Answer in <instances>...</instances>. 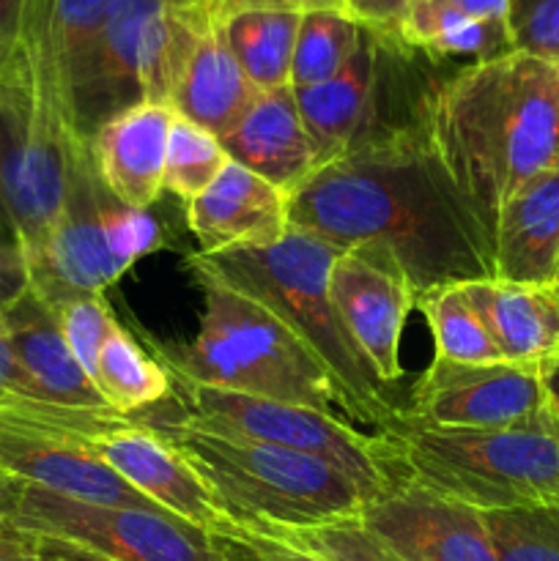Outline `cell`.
<instances>
[{"mask_svg": "<svg viewBox=\"0 0 559 561\" xmlns=\"http://www.w3.org/2000/svg\"><path fill=\"white\" fill-rule=\"evenodd\" d=\"M288 228L338 250L384 247L417 296L493 277V247L433 157L420 124L373 135L288 195Z\"/></svg>", "mask_w": 559, "mask_h": 561, "instance_id": "obj_1", "label": "cell"}, {"mask_svg": "<svg viewBox=\"0 0 559 561\" xmlns=\"http://www.w3.org/2000/svg\"><path fill=\"white\" fill-rule=\"evenodd\" d=\"M414 115L491 241L504 203L559 162L557 64L532 55L507 53L431 80L417 96Z\"/></svg>", "mask_w": 559, "mask_h": 561, "instance_id": "obj_2", "label": "cell"}, {"mask_svg": "<svg viewBox=\"0 0 559 561\" xmlns=\"http://www.w3.org/2000/svg\"><path fill=\"white\" fill-rule=\"evenodd\" d=\"M338 247L307 230L288 228L269 247L228 252H195L192 274H206L274 312L329 370L345 398L349 420L370 427L373 436L392 431L403 420V405L373 376L329 296V272Z\"/></svg>", "mask_w": 559, "mask_h": 561, "instance_id": "obj_3", "label": "cell"}, {"mask_svg": "<svg viewBox=\"0 0 559 561\" xmlns=\"http://www.w3.org/2000/svg\"><path fill=\"white\" fill-rule=\"evenodd\" d=\"M148 425L201 474L225 518L244 529H321L360 518L367 502L356 482L312 455L192 431L179 420Z\"/></svg>", "mask_w": 559, "mask_h": 561, "instance_id": "obj_4", "label": "cell"}, {"mask_svg": "<svg viewBox=\"0 0 559 561\" xmlns=\"http://www.w3.org/2000/svg\"><path fill=\"white\" fill-rule=\"evenodd\" d=\"M192 277L203 290V312L195 340L170 359L181 381L349 420L343 392L327 367L269 307L206 274Z\"/></svg>", "mask_w": 559, "mask_h": 561, "instance_id": "obj_5", "label": "cell"}, {"mask_svg": "<svg viewBox=\"0 0 559 561\" xmlns=\"http://www.w3.org/2000/svg\"><path fill=\"white\" fill-rule=\"evenodd\" d=\"M381 458L387 474L411 477L480 513L559 502V438L546 416L497 431H444L400 420L381 433Z\"/></svg>", "mask_w": 559, "mask_h": 561, "instance_id": "obj_6", "label": "cell"}, {"mask_svg": "<svg viewBox=\"0 0 559 561\" xmlns=\"http://www.w3.org/2000/svg\"><path fill=\"white\" fill-rule=\"evenodd\" d=\"M0 518L113 561H233V546L159 510L77 502L0 480Z\"/></svg>", "mask_w": 559, "mask_h": 561, "instance_id": "obj_7", "label": "cell"}, {"mask_svg": "<svg viewBox=\"0 0 559 561\" xmlns=\"http://www.w3.org/2000/svg\"><path fill=\"white\" fill-rule=\"evenodd\" d=\"M184 11L164 0H118L96 47L71 82V113L82 140L140 102L168 104Z\"/></svg>", "mask_w": 559, "mask_h": 561, "instance_id": "obj_8", "label": "cell"}, {"mask_svg": "<svg viewBox=\"0 0 559 561\" xmlns=\"http://www.w3.org/2000/svg\"><path fill=\"white\" fill-rule=\"evenodd\" d=\"M181 425L214 436L272 444L323 460L362 488L367 499L389 482L381 436H367L349 420L310 405L277 403L184 381Z\"/></svg>", "mask_w": 559, "mask_h": 561, "instance_id": "obj_9", "label": "cell"}, {"mask_svg": "<svg viewBox=\"0 0 559 561\" xmlns=\"http://www.w3.org/2000/svg\"><path fill=\"white\" fill-rule=\"evenodd\" d=\"M80 142L82 137L44 113L27 75L0 80V222L20 241L25 261L58 217Z\"/></svg>", "mask_w": 559, "mask_h": 561, "instance_id": "obj_10", "label": "cell"}, {"mask_svg": "<svg viewBox=\"0 0 559 561\" xmlns=\"http://www.w3.org/2000/svg\"><path fill=\"white\" fill-rule=\"evenodd\" d=\"M110 197L93 164L91 142L82 140L71 153L58 217L44 244L27 257L31 290L53 310L82 296H104L129 268L110 244L104 222Z\"/></svg>", "mask_w": 559, "mask_h": 561, "instance_id": "obj_11", "label": "cell"}, {"mask_svg": "<svg viewBox=\"0 0 559 561\" xmlns=\"http://www.w3.org/2000/svg\"><path fill=\"white\" fill-rule=\"evenodd\" d=\"M543 411V362L460 365L433 359L411 387L403 420L444 431H497L529 425Z\"/></svg>", "mask_w": 559, "mask_h": 561, "instance_id": "obj_12", "label": "cell"}, {"mask_svg": "<svg viewBox=\"0 0 559 561\" xmlns=\"http://www.w3.org/2000/svg\"><path fill=\"white\" fill-rule=\"evenodd\" d=\"M329 296L373 376L392 389L403 378L400 343L417 294L409 277L384 247L340 250L329 272Z\"/></svg>", "mask_w": 559, "mask_h": 561, "instance_id": "obj_13", "label": "cell"}, {"mask_svg": "<svg viewBox=\"0 0 559 561\" xmlns=\"http://www.w3.org/2000/svg\"><path fill=\"white\" fill-rule=\"evenodd\" d=\"M362 526L403 561H499L480 510L431 491L403 474H389L367 499Z\"/></svg>", "mask_w": 559, "mask_h": 561, "instance_id": "obj_14", "label": "cell"}, {"mask_svg": "<svg viewBox=\"0 0 559 561\" xmlns=\"http://www.w3.org/2000/svg\"><path fill=\"white\" fill-rule=\"evenodd\" d=\"M258 93L261 91L252 85L230 53L223 22L208 11V3L184 9L168 96L173 113L223 140L239 124Z\"/></svg>", "mask_w": 559, "mask_h": 561, "instance_id": "obj_15", "label": "cell"}, {"mask_svg": "<svg viewBox=\"0 0 559 561\" xmlns=\"http://www.w3.org/2000/svg\"><path fill=\"white\" fill-rule=\"evenodd\" d=\"M91 447L126 485L173 518L217 537L230 524L201 474L148 422H140L137 416L126 420L124 425L93 436Z\"/></svg>", "mask_w": 559, "mask_h": 561, "instance_id": "obj_16", "label": "cell"}, {"mask_svg": "<svg viewBox=\"0 0 559 561\" xmlns=\"http://www.w3.org/2000/svg\"><path fill=\"white\" fill-rule=\"evenodd\" d=\"M387 47L389 42L365 31L356 53L338 75L321 85L294 88L296 107L316 157V170L370 140L373 135L392 129L381 113Z\"/></svg>", "mask_w": 559, "mask_h": 561, "instance_id": "obj_17", "label": "cell"}, {"mask_svg": "<svg viewBox=\"0 0 559 561\" xmlns=\"http://www.w3.org/2000/svg\"><path fill=\"white\" fill-rule=\"evenodd\" d=\"M16 376L33 400L75 411H113L71 354L58 316L31 288L0 312Z\"/></svg>", "mask_w": 559, "mask_h": 561, "instance_id": "obj_18", "label": "cell"}, {"mask_svg": "<svg viewBox=\"0 0 559 561\" xmlns=\"http://www.w3.org/2000/svg\"><path fill=\"white\" fill-rule=\"evenodd\" d=\"M186 225L201 252L269 247L288 230V192L230 159L223 173L186 203Z\"/></svg>", "mask_w": 559, "mask_h": 561, "instance_id": "obj_19", "label": "cell"}, {"mask_svg": "<svg viewBox=\"0 0 559 561\" xmlns=\"http://www.w3.org/2000/svg\"><path fill=\"white\" fill-rule=\"evenodd\" d=\"M173 121L170 104L140 102L113 115L91 137L99 179L121 206L148 211L164 192V159Z\"/></svg>", "mask_w": 559, "mask_h": 561, "instance_id": "obj_20", "label": "cell"}, {"mask_svg": "<svg viewBox=\"0 0 559 561\" xmlns=\"http://www.w3.org/2000/svg\"><path fill=\"white\" fill-rule=\"evenodd\" d=\"M493 277L546 285L559 279V162L526 181L493 228Z\"/></svg>", "mask_w": 559, "mask_h": 561, "instance_id": "obj_21", "label": "cell"}, {"mask_svg": "<svg viewBox=\"0 0 559 561\" xmlns=\"http://www.w3.org/2000/svg\"><path fill=\"white\" fill-rule=\"evenodd\" d=\"M223 146L236 164L288 195L316 170L310 137L290 85L258 93L239 124L223 137Z\"/></svg>", "mask_w": 559, "mask_h": 561, "instance_id": "obj_22", "label": "cell"}, {"mask_svg": "<svg viewBox=\"0 0 559 561\" xmlns=\"http://www.w3.org/2000/svg\"><path fill=\"white\" fill-rule=\"evenodd\" d=\"M507 362H546L559 354V279L546 285L471 279L460 283Z\"/></svg>", "mask_w": 559, "mask_h": 561, "instance_id": "obj_23", "label": "cell"}, {"mask_svg": "<svg viewBox=\"0 0 559 561\" xmlns=\"http://www.w3.org/2000/svg\"><path fill=\"white\" fill-rule=\"evenodd\" d=\"M400 42L409 49H422L436 58L493 60L513 53L507 36V22H482L436 3V0H409Z\"/></svg>", "mask_w": 559, "mask_h": 561, "instance_id": "obj_24", "label": "cell"}, {"mask_svg": "<svg viewBox=\"0 0 559 561\" xmlns=\"http://www.w3.org/2000/svg\"><path fill=\"white\" fill-rule=\"evenodd\" d=\"M219 22H223L230 53L258 91L290 85V64H294L301 14L239 11V14H230Z\"/></svg>", "mask_w": 559, "mask_h": 561, "instance_id": "obj_25", "label": "cell"}, {"mask_svg": "<svg viewBox=\"0 0 559 561\" xmlns=\"http://www.w3.org/2000/svg\"><path fill=\"white\" fill-rule=\"evenodd\" d=\"M104 403L121 416H137L170 394V373L162 362L151 359L121 323L104 340L93 373Z\"/></svg>", "mask_w": 559, "mask_h": 561, "instance_id": "obj_26", "label": "cell"}, {"mask_svg": "<svg viewBox=\"0 0 559 561\" xmlns=\"http://www.w3.org/2000/svg\"><path fill=\"white\" fill-rule=\"evenodd\" d=\"M417 310L422 312L431 329L433 345H436L433 359L460 362V365L507 362L460 285H442V288L417 296Z\"/></svg>", "mask_w": 559, "mask_h": 561, "instance_id": "obj_27", "label": "cell"}, {"mask_svg": "<svg viewBox=\"0 0 559 561\" xmlns=\"http://www.w3.org/2000/svg\"><path fill=\"white\" fill-rule=\"evenodd\" d=\"M365 27L345 11H310L301 14L296 33L290 88H312L338 75L356 53Z\"/></svg>", "mask_w": 559, "mask_h": 561, "instance_id": "obj_28", "label": "cell"}, {"mask_svg": "<svg viewBox=\"0 0 559 561\" xmlns=\"http://www.w3.org/2000/svg\"><path fill=\"white\" fill-rule=\"evenodd\" d=\"M499 561H559V502L482 513Z\"/></svg>", "mask_w": 559, "mask_h": 561, "instance_id": "obj_29", "label": "cell"}, {"mask_svg": "<svg viewBox=\"0 0 559 561\" xmlns=\"http://www.w3.org/2000/svg\"><path fill=\"white\" fill-rule=\"evenodd\" d=\"M230 162L223 140L203 126L175 115L164 159V190L184 203L195 201Z\"/></svg>", "mask_w": 559, "mask_h": 561, "instance_id": "obj_30", "label": "cell"}, {"mask_svg": "<svg viewBox=\"0 0 559 561\" xmlns=\"http://www.w3.org/2000/svg\"><path fill=\"white\" fill-rule=\"evenodd\" d=\"M258 531V529H255ZM329 561H403L362 526L360 518L307 531H266Z\"/></svg>", "mask_w": 559, "mask_h": 561, "instance_id": "obj_31", "label": "cell"}, {"mask_svg": "<svg viewBox=\"0 0 559 561\" xmlns=\"http://www.w3.org/2000/svg\"><path fill=\"white\" fill-rule=\"evenodd\" d=\"M55 316H58L60 332H64L71 354L93 381L99 351H102L104 340L110 337L113 327L118 323L110 312L107 301H104V296H82V299H71L60 305Z\"/></svg>", "mask_w": 559, "mask_h": 561, "instance_id": "obj_32", "label": "cell"}, {"mask_svg": "<svg viewBox=\"0 0 559 561\" xmlns=\"http://www.w3.org/2000/svg\"><path fill=\"white\" fill-rule=\"evenodd\" d=\"M504 22L513 53L559 64V0H507Z\"/></svg>", "mask_w": 559, "mask_h": 561, "instance_id": "obj_33", "label": "cell"}, {"mask_svg": "<svg viewBox=\"0 0 559 561\" xmlns=\"http://www.w3.org/2000/svg\"><path fill=\"white\" fill-rule=\"evenodd\" d=\"M47 14L49 0H0V38L20 64Z\"/></svg>", "mask_w": 559, "mask_h": 561, "instance_id": "obj_34", "label": "cell"}, {"mask_svg": "<svg viewBox=\"0 0 559 561\" xmlns=\"http://www.w3.org/2000/svg\"><path fill=\"white\" fill-rule=\"evenodd\" d=\"M343 5L345 14L356 25L365 27L367 33L403 47V42H400V25H403L409 0H343Z\"/></svg>", "mask_w": 559, "mask_h": 561, "instance_id": "obj_35", "label": "cell"}, {"mask_svg": "<svg viewBox=\"0 0 559 561\" xmlns=\"http://www.w3.org/2000/svg\"><path fill=\"white\" fill-rule=\"evenodd\" d=\"M223 540L236 542L239 548H244L250 557H255L258 561H329L318 553L305 551V548L294 546V542L283 540V537L266 535V531H255V529H244V526L228 524L225 526Z\"/></svg>", "mask_w": 559, "mask_h": 561, "instance_id": "obj_36", "label": "cell"}, {"mask_svg": "<svg viewBox=\"0 0 559 561\" xmlns=\"http://www.w3.org/2000/svg\"><path fill=\"white\" fill-rule=\"evenodd\" d=\"M27 288H31V277H27L25 252L14 233L0 222V312L11 301L20 299Z\"/></svg>", "mask_w": 559, "mask_h": 561, "instance_id": "obj_37", "label": "cell"}, {"mask_svg": "<svg viewBox=\"0 0 559 561\" xmlns=\"http://www.w3.org/2000/svg\"><path fill=\"white\" fill-rule=\"evenodd\" d=\"M208 11L217 20H225L239 11H290V14H310V11H345L343 0H208Z\"/></svg>", "mask_w": 559, "mask_h": 561, "instance_id": "obj_38", "label": "cell"}, {"mask_svg": "<svg viewBox=\"0 0 559 561\" xmlns=\"http://www.w3.org/2000/svg\"><path fill=\"white\" fill-rule=\"evenodd\" d=\"M0 561H38L33 535L16 529L5 518H0Z\"/></svg>", "mask_w": 559, "mask_h": 561, "instance_id": "obj_39", "label": "cell"}, {"mask_svg": "<svg viewBox=\"0 0 559 561\" xmlns=\"http://www.w3.org/2000/svg\"><path fill=\"white\" fill-rule=\"evenodd\" d=\"M33 540H36L38 561H113L107 557H99V553L88 551V548L75 546V542L58 540V537L33 535Z\"/></svg>", "mask_w": 559, "mask_h": 561, "instance_id": "obj_40", "label": "cell"}, {"mask_svg": "<svg viewBox=\"0 0 559 561\" xmlns=\"http://www.w3.org/2000/svg\"><path fill=\"white\" fill-rule=\"evenodd\" d=\"M20 400H33L22 387L20 376H16L14 359L9 354V343H5L3 323H0V403H20Z\"/></svg>", "mask_w": 559, "mask_h": 561, "instance_id": "obj_41", "label": "cell"}, {"mask_svg": "<svg viewBox=\"0 0 559 561\" xmlns=\"http://www.w3.org/2000/svg\"><path fill=\"white\" fill-rule=\"evenodd\" d=\"M436 3L449 5L471 20L482 22H504L507 20V0H436Z\"/></svg>", "mask_w": 559, "mask_h": 561, "instance_id": "obj_42", "label": "cell"}, {"mask_svg": "<svg viewBox=\"0 0 559 561\" xmlns=\"http://www.w3.org/2000/svg\"><path fill=\"white\" fill-rule=\"evenodd\" d=\"M543 383H546V411L559 416V354L543 362Z\"/></svg>", "mask_w": 559, "mask_h": 561, "instance_id": "obj_43", "label": "cell"}, {"mask_svg": "<svg viewBox=\"0 0 559 561\" xmlns=\"http://www.w3.org/2000/svg\"><path fill=\"white\" fill-rule=\"evenodd\" d=\"M14 75H27V71H25V66H22L20 60L9 53V47L3 44V38H0V80H9V77H14Z\"/></svg>", "mask_w": 559, "mask_h": 561, "instance_id": "obj_44", "label": "cell"}, {"mask_svg": "<svg viewBox=\"0 0 559 561\" xmlns=\"http://www.w3.org/2000/svg\"><path fill=\"white\" fill-rule=\"evenodd\" d=\"M168 5H179V9H190V5H206L208 0H164Z\"/></svg>", "mask_w": 559, "mask_h": 561, "instance_id": "obj_45", "label": "cell"}, {"mask_svg": "<svg viewBox=\"0 0 559 561\" xmlns=\"http://www.w3.org/2000/svg\"><path fill=\"white\" fill-rule=\"evenodd\" d=\"M228 542H230V540H228ZM230 546H233V561H258L255 557H250V553H247L244 548L236 546V542H230Z\"/></svg>", "mask_w": 559, "mask_h": 561, "instance_id": "obj_46", "label": "cell"}, {"mask_svg": "<svg viewBox=\"0 0 559 561\" xmlns=\"http://www.w3.org/2000/svg\"><path fill=\"white\" fill-rule=\"evenodd\" d=\"M543 416H546V425L551 427L554 436L559 438V416H557V414H551V411H546V414H543Z\"/></svg>", "mask_w": 559, "mask_h": 561, "instance_id": "obj_47", "label": "cell"}, {"mask_svg": "<svg viewBox=\"0 0 559 561\" xmlns=\"http://www.w3.org/2000/svg\"><path fill=\"white\" fill-rule=\"evenodd\" d=\"M557 113H559V64H557Z\"/></svg>", "mask_w": 559, "mask_h": 561, "instance_id": "obj_48", "label": "cell"}]
</instances>
